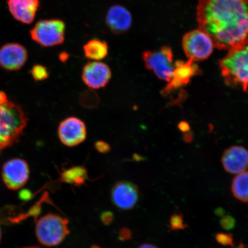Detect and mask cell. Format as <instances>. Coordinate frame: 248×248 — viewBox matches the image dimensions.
Wrapping results in <instances>:
<instances>
[{
	"label": "cell",
	"mask_w": 248,
	"mask_h": 248,
	"mask_svg": "<svg viewBox=\"0 0 248 248\" xmlns=\"http://www.w3.org/2000/svg\"><path fill=\"white\" fill-rule=\"evenodd\" d=\"M197 20L217 48L229 51L248 45V0H199Z\"/></svg>",
	"instance_id": "obj_1"
},
{
	"label": "cell",
	"mask_w": 248,
	"mask_h": 248,
	"mask_svg": "<svg viewBox=\"0 0 248 248\" xmlns=\"http://www.w3.org/2000/svg\"><path fill=\"white\" fill-rule=\"evenodd\" d=\"M27 124V117L19 105L0 92V154L18 141Z\"/></svg>",
	"instance_id": "obj_2"
},
{
	"label": "cell",
	"mask_w": 248,
	"mask_h": 248,
	"mask_svg": "<svg viewBox=\"0 0 248 248\" xmlns=\"http://www.w3.org/2000/svg\"><path fill=\"white\" fill-rule=\"evenodd\" d=\"M221 75L226 85L248 89V45L243 48L229 51L219 61Z\"/></svg>",
	"instance_id": "obj_3"
},
{
	"label": "cell",
	"mask_w": 248,
	"mask_h": 248,
	"mask_svg": "<svg viewBox=\"0 0 248 248\" xmlns=\"http://www.w3.org/2000/svg\"><path fill=\"white\" fill-rule=\"evenodd\" d=\"M69 234V222L55 214H48L37 221L36 234L40 244L46 247L61 244Z\"/></svg>",
	"instance_id": "obj_4"
},
{
	"label": "cell",
	"mask_w": 248,
	"mask_h": 248,
	"mask_svg": "<svg viewBox=\"0 0 248 248\" xmlns=\"http://www.w3.org/2000/svg\"><path fill=\"white\" fill-rule=\"evenodd\" d=\"M142 59L147 69L153 71L158 78L169 83L175 69L173 54L168 46H163L157 51H146Z\"/></svg>",
	"instance_id": "obj_5"
},
{
	"label": "cell",
	"mask_w": 248,
	"mask_h": 248,
	"mask_svg": "<svg viewBox=\"0 0 248 248\" xmlns=\"http://www.w3.org/2000/svg\"><path fill=\"white\" fill-rule=\"evenodd\" d=\"M182 47L188 60L202 61L213 53L215 45L203 31L195 30L186 33L182 39Z\"/></svg>",
	"instance_id": "obj_6"
},
{
	"label": "cell",
	"mask_w": 248,
	"mask_h": 248,
	"mask_svg": "<svg viewBox=\"0 0 248 248\" xmlns=\"http://www.w3.org/2000/svg\"><path fill=\"white\" fill-rule=\"evenodd\" d=\"M65 24L59 19L40 20L30 31L31 38L40 46L48 47L62 44L65 38Z\"/></svg>",
	"instance_id": "obj_7"
},
{
	"label": "cell",
	"mask_w": 248,
	"mask_h": 248,
	"mask_svg": "<svg viewBox=\"0 0 248 248\" xmlns=\"http://www.w3.org/2000/svg\"><path fill=\"white\" fill-rule=\"evenodd\" d=\"M30 169L26 161L15 158L8 161L3 166L2 178L10 190H17L26 184L29 179Z\"/></svg>",
	"instance_id": "obj_8"
},
{
	"label": "cell",
	"mask_w": 248,
	"mask_h": 248,
	"mask_svg": "<svg viewBox=\"0 0 248 248\" xmlns=\"http://www.w3.org/2000/svg\"><path fill=\"white\" fill-rule=\"evenodd\" d=\"M86 134L85 123L75 117L64 120L58 128L59 138L67 147H75L82 143L86 139Z\"/></svg>",
	"instance_id": "obj_9"
},
{
	"label": "cell",
	"mask_w": 248,
	"mask_h": 248,
	"mask_svg": "<svg viewBox=\"0 0 248 248\" xmlns=\"http://www.w3.org/2000/svg\"><path fill=\"white\" fill-rule=\"evenodd\" d=\"M201 70L196 62L190 60L177 61L175 63V69L171 79L162 91V94H169L187 85L194 77L200 73Z\"/></svg>",
	"instance_id": "obj_10"
},
{
	"label": "cell",
	"mask_w": 248,
	"mask_h": 248,
	"mask_svg": "<svg viewBox=\"0 0 248 248\" xmlns=\"http://www.w3.org/2000/svg\"><path fill=\"white\" fill-rule=\"evenodd\" d=\"M27 59L26 48L18 43H7L0 48V66L5 70H20L26 64Z\"/></svg>",
	"instance_id": "obj_11"
},
{
	"label": "cell",
	"mask_w": 248,
	"mask_h": 248,
	"mask_svg": "<svg viewBox=\"0 0 248 248\" xmlns=\"http://www.w3.org/2000/svg\"><path fill=\"white\" fill-rule=\"evenodd\" d=\"M111 76V70L107 64L93 62L83 67L82 78L83 82L90 88L98 89L108 84Z\"/></svg>",
	"instance_id": "obj_12"
},
{
	"label": "cell",
	"mask_w": 248,
	"mask_h": 248,
	"mask_svg": "<svg viewBox=\"0 0 248 248\" xmlns=\"http://www.w3.org/2000/svg\"><path fill=\"white\" fill-rule=\"evenodd\" d=\"M111 197L115 206L121 209L128 210L133 208L137 203L139 192L134 184L122 181L114 186Z\"/></svg>",
	"instance_id": "obj_13"
},
{
	"label": "cell",
	"mask_w": 248,
	"mask_h": 248,
	"mask_svg": "<svg viewBox=\"0 0 248 248\" xmlns=\"http://www.w3.org/2000/svg\"><path fill=\"white\" fill-rule=\"evenodd\" d=\"M221 162L226 171L232 174L246 171L248 169V151L238 145L229 147L223 154Z\"/></svg>",
	"instance_id": "obj_14"
},
{
	"label": "cell",
	"mask_w": 248,
	"mask_h": 248,
	"mask_svg": "<svg viewBox=\"0 0 248 248\" xmlns=\"http://www.w3.org/2000/svg\"><path fill=\"white\" fill-rule=\"evenodd\" d=\"M7 4L15 19L26 24L35 20L40 5L39 0H8Z\"/></svg>",
	"instance_id": "obj_15"
},
{
	"label": "cell",
	"mask_w": 248,
	"mask_h": 248,
	"mask_svg": "<svg viewBox=\"0 0 248 248\" xmlns=\"http://www.w3.org/2000/svg\"><path fill=\"white\" fill-rule=\"evenodd\" d=\"M106 23L113 33H124L128 32L132 26V15L128 9L123 6L114 5L108 11Z\"/></svg>",
	"instance_id": "obj_16"
},
{
	"label": "cell",
	"mask_w": 248,
	"mask_h": 248,
	"mask_svg": "<svg viewBox=\"0 0 248 248\" xmlns=\"http://www.w3.org/2000/svg\"><path fill=\"white\" fill-rule=\"evenodd\" d=\"M85 57L89 60L100 61L107 57L108 46L107 43L98 39L90 40L83 46Z\"/></svg>",
	"instance_id": "obj_17"
},
{
	"label": "cell",
	"mask_w": 248,
	"mask_h": 248,
	"mask_svg": "<svg viewBox=\"0 0 248 248\" xmlns=\"http://www.w3.org/2000/svg\"><path fill=\"white\" fill-rule=\"evenodd\" d=\"M232 192L234 197L244 203H248V171L238 173L232 183Z\"/></svg>",
	"instance_id": "obj_18"
},
{
	"label": "cell",
	"mask_w": 248,
	"mask_h": 248,
	"mask_svg": "<svg viewBox=\"0 0 248 248\" xmlns=\"http://www.w3.org/2000/svg\"><path fill=\"white\" fill-rule=\"evenodd\" d=\"M87 178L88 173L86 169L80 166L64 170L61 175V179L63 182L77 186L82 185Z\"/></svg>",
	"instance_id": "obj_19"
},
{
	"label": "cell",
	"mask_w": 248,
	"mask_h": 248,
	"mask_svg": "<svg viewBox=\"0 0 248 248\" xmlns=\"http://www.w3.org/2000/svg\"><path fill=\"white\" fill-rule=\"evenodd\" d=\"M186 228H188V226L186 224L184 216L181 213H173L170 216L169 228L170 232L185 230Z\"/></svg>",
	"instance_id": "obj_20"
},
{
	"label": "cell",
	"mask_w": 248,
	"mask_h": 248,
	"mask_svg": "<svg viewBox=\"0 0 248 248\" xmlns=\"http://www.w3.org/2000/svg\"><path fill=\"white\" fill-rule=\"evenodd\" d=\"M31 74L36 81H42L48 78L49 73L47 69L40 64L35 65L31 70Z\"/></svg>",
	"instance_id": "obj_21"
},
{
	"label": "cell",
	"mask_w": 248,
	"mask_h": 248,
	"mask_svg": "<svg viewBox=\"0 0 248 248\" xmlns=\"http://www.w3.org/2000/svg\"><path fill=\"white\" fill-rule=\"evenodd\" d=\"M215 238L217 243L223 246L234 247V237L231 233L220 232L216 234Z\"/></svg>",
	"instance_id": "obj_22"
},
{
	"label": "cell",
	"mask_w": 248,
	"mask_h": 248,
	"mask_svg": "<svg viewBox=\"0 0 248 248\" xmlns=\"http://www.w3.org/2000/svg\"><path fill=\"white\" fill-rule=\"evenodd\" d=\"M220 225L223 229L226 231L232 230L235 225V220L233 217L231 216H222L220 219Z\"/></svg>",
	"instance_id": "obj_23"
},
{
	"label": "cell",
	"mask_w": 248,
	"mask_h": 248,
	"mask_svg": "<svg viewBox=\"0 0 248 248\" xmlns=\"http://www.w3.org/2000/svg\"><path fill=\"white\" fill-rule=\"evenodd\" d=\"M95 147L96 150L102 154H106L110 150V145L102 141L96 142Z\"/></svg>",
	"instance_id": "obj_24"
},
{
	"label": "cell",
	"mask_w": 248,
	"mask_h": 248,
	"mask_svg": "<svg viewBox=\"0 0 248 248\" xmlns=\"http://www.w3.org/2000/svg\"><path fill=\"white\" fill-rule=\"evenodd\" d=\"M178 128L182 132L185 133L190 132V124L186 121H182L178 124Z\"/></svg>",
	"instance_id": "obj_25"
},
{
	"label": "cell",
	"mask_w": 248,
	"mask_h": 248,
	"mask_svg": "<svg viewBox=\"0 0 248 248\" xmlns=\"http://www.w3.org/2000/svg\"><path fill=\"white\" fill-rule=\"evenodd\" d=\"M119 236L121 240H128L131 237V232L128 229H123L120 231Z\"/></svg>",
	"instance_id": "obj_26"
},
{
	"label": "cell",
	"mask_w": 248,
	"mask_h": 248,
	"mask_svg": "<svg viewBox=\"0 0 248 248\" xmlns=\"http://www.w3.org/2000/svg\"><path fill=\"white\" fill-rule=\"evenodd\" d=\"M102 221L105 224H109L113 220V215L110 212H105L101 216Z\"/></svg>",
	"instance_id": "obj_27"
},
{
	"label": "cell",
	"mask_w": 248,
	"mask_h": 248,
	"mask_svg": "<svg viewBox=\"0 0 248 248\" xmlns=\"http://www.w3.org/2000/svg\"><path fill=\"white\" fill-rule=\"evenodd\" d=\"M138 248H159L154 244L145 243L141 244Z\"/></svg>",
	"instance_id": "obj_28"
},
{
	"label": "cell",
	"mask_w": 248,
	"mask_h": 248,
	"mask_svg": "<svg viewBox=\"0 0 248 248\" xmlns=\"http://www.w3.org/2000/svg\"><path fill=\"white\" fill-rule=\"evenodd\" d=\"M184 140L186 142H190L193 140V136H192L190 132L186 133L184 136Z\"/></svg>",
	"instance_id": "obj_29"
},
{
	"label": "cell",
	"mask_w": 248,
	"mask_h": 248,
	"mask_svg": "<svg viewBox=\"0 0 248 248\" xmlns=\"http://www.w3.org/2000/svg\"><path fill=\"white\" fill-rule=\"evenodd\" d=\"M1 229H0V241H1Z\"/></svg>",
	"instance_id": "obj_30"
},
{
	"label": "cell",
	"mask_w": 248,
	"mask_h": 248,
	"mask_svg": "<svg viewBox=\"0 0 248 248\" xmlns=\"http://www.w3.org/2000/svg\"><path fill=\"white\" fill-rule=\"evenodd\" d=\"M40 248L38 247H27V248Z\"/></svg>",
	"instance_id": "obj_31"
},
{
	"label": "cell",
	"mask_w": 248,
	"mask_h": 248,
	"mask_svg": "<svg viewBox=\"0 0 248 248\" xmlns=\"http://www.w3.org/2000/svg\"><path fill=\"white\" fill-rule=\"evenodd\" d=\"M92 248H98L97 247H93Z\"/></svg>",
	"instance_id": "obj_32"
}]
</instances>
